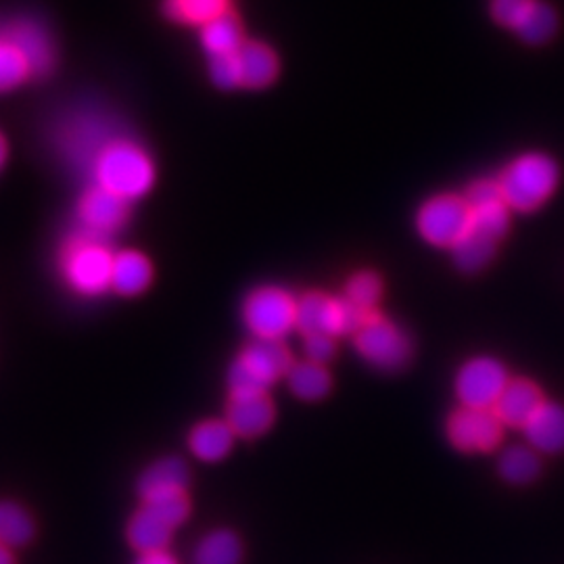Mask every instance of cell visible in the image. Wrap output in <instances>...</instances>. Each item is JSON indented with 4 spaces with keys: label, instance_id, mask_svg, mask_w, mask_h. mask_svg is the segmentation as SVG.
Listing matches in <instances>:
<instances>
[{
    "label": "cell",
    "instance_id": "14",
    "mask_svg": "<svg viewBox=\"0 0 564 564\" xmlns=\"http://www.w3.org/2000/svg\"><path fill=\"white\" fill-rule=\"evenodd\" d=\"M276 410L268 393L247 391V393H230L226 405V423L235 431L237 437L253 440L260 437L274 424Z\"/></svg>",
    "mask_w": 564,
    "mask_h": 564
},
{
    "label": "cell",
    "instance_id": "36",
    "mask_svg": "<svg viewBox=\"0 0 564 564\" xmlns=\"http://www.w3.org/2000/svg\"><path fill=\"white\" fill-rule=\"evenodd\" d=\"M337 351V345H335V337L330 335H305L303 337V354H305V360H312V362L326 364L333 360Z\"/></svg>",
    "mask_w": 564,
    "mask_h": 564
},
{
    "label": "cell",
    "instance_id": "17",
    "mask_svg": "<svg viewBox=\"0 0 564 564\" xmlns=\"http://www.w3.org/2000/svg\"><path fill=\"white\" fill-rule=\"evenodd\" d=\"M527 442L544 454L564 449V405L544 402L523 426Z\"/></svg>",
    "mask_w": 564,
    "mask_h": 564
},
{
    "label": "cell",
    "instance_id": "26",
    "mask_svg": "<svg viewBox=\"0 0 564 564\" xmlns=\"http://www.w3.org/2000/svg\"><path fill=\"white\" fill-rule=\"evenodd\" d=\"M163 11L172 21L199 25L230 11V0H163Z\"/></svg>",
    "mask_w": 564,
    "mask_h": 564
},
{
    "label": "cell",
    "instance_id": "9",
    "mask_svg": "<svg viewBox=\"0 0 564 564\" xmlns=\"http://www.w3.org/2000/svg\"><path fill=\"white\" fill-rule=\"evenodd\" d=\"M470 226V205L454 195L444 193L424 202L416 214V228L424 241L433 247L452 249L463 239Z\"/></svg>",
    "mask_w": 564,
    "mask_h": 564
},
{
    "label": "cell",
    "instance_id": "30",
    "mask_svg": "<svg viewBox=\"0 0 564 564\" xmlns=\"http://www.w3.org/2000/svg\"><path fill=\"white\" fill-rule=\"evenodd\" d=\"M34 521L23 506L0 502V542L9 547L30 544L34 538Z\"/></svg>",
    "mask_w": 564,
    "mask_h": 564
},
{
    "label": "cell",
    "instance_id": "31",
    "mask_svg": "<svg viewBox=\"0 0 564 564\" xmlns=\"http://www.w3.org/2000/svg\"><path fill=\"white\" fill-rule=\"evenodd\" d=\"M383 295V282L381 276L370 272V270H362L356 272L347 284H345V300L354 303L356 307H360L364 312H375L377 303Z\"/></svg>",
    "mask_w": 564,
    "mask_h": 564
},
{
    "label": "cell",
    "instance_id": "5",
    "mask_svg": "<svg viewBox=\"0 0 564 564\" xmlns=\"http://www.w3.org/2000/svg\"><path fill=\"white\" fill-rule=\"evenodd\" d=\"M293 366L289 347L279 339H256L249 343L228 370L230 393H247L268 389L282 377H286Z\"/></svg>",
    "mask_w": 564,
    "mask_h": 564
},
{
    "label": "cell",
    "instance_id": "37",
    "mask_svg": "<svg viewBox=\"0 0 564 564\" xmlns=\"http://www.w3.org/2000/svg\"><path fill=\"white\" fill-rule=\"evenodd\" d=\"M134 564H178V561H176L167 550H160V552H147V554H141L139 561Z\"/></svg>",
    "mask_w": 564,
    "mask_h": 564
},
{
    "label": "cell",
    "instance_id": "12",
    "mask_svg": "<svg viewBox=\"0 0 564 564\" xmlns=\"http://www.w3.org/2000/svg\"><path fill=\"white\" fill-rule=\"evenodd\" d=\"M128 205L118 195L93 184L78 203V230L109 241L128 223Z\"/></svg>",
    "mask_w": 564,
    "mask_h": 564
},
{
    "label": "cell",
    "instance_id": "13",
    "mask_svg": "<svg viewBox=\"0 0 564 564\" xmlns=\"http://www.w3.org/2000/svg\"><path fill=\"white\" fill-rule=\"evenodd\" d=\"M2 34L20 51L32 76H46L53 72L57 61V48L51 32L42 25L41 21L30 20V18L11 21L2 30Z\"/></svg>",
    "mask_w": 564,
    "mask_h": 564
},
{
    "label": "cell",
    "instance_id": "33",
    "mask_svg": "<svg viewBox=\"0 0 564 564\" xmlns=\"http://www.w3.org/2000/svg\"><path fill=\"white\" fill-rule=\"evenodd\" d=\"M144 508H149L151 512H155L162 521L170 524L172 529H178L191 514V500L188 494H170V496H162V498H153L142 502Z\"/></svg>",
    "mask_w": 564,
    "mask_h": 564
},
{
    "label": "cell",
    "instance_id": "18",
    "mask_svg": "<svg viewBox=\"0 0 564 564\" xmlns=\"http://www.w3.org/2000/svg\"><path fill=\"white\" fill-rule=\"evenodd\" d=\"M542 403L544 398L535 384L524 379H517L506 384L500 400L494 405V412L502 424L524 426Z\"/></svg>",
    "mask_w": 564,
    "mask_h": 564
},
{
    "label": "cell",
    "instance_id": "27",
    "mask_svg": "<svg viewBox=\"0 0 564 564\" xmlns=\"http://www.w3.org/2000/svg\"><path fill=\"white\" fill-rule=\"evenodd\" d=\"M498 470L502 475V479L512 485L531 484L533 479H538L542 463L535 454V449L523 447V445H512L502 452Z\"/></svg>",
    "mask_w": 564,
    "mask_h": 564
},
{
    "label": "cell",
    "instance_id": "16",
    "mask_svg": "<svg viewBox=\"0 0 564 564\" xmlns=\"http://www.w3.org/2000/svg\"><path fill=\"white\" fill-rule=\"evenodd\" d=\"M241 88H265L279 76V57L263 42L245 41L237 51Z\"/></svg>",
    "mask_w": 564,
    "mask_h": 564
},
{
    "label": "cell",
    "instance_id": "10",
    "mask_svg": "<svg viewBox=\"0 0 564 564\" xmlns=\"http://www.w3.org/2000/svg\"><path fill=\"white\" fill-rule=\"evenodd\" d=\"M510 383L505 364L479 356L464 364L456 375V395L466 408L494 410L506 384Z\"/></svg>",
    "mask_w": 564,
    "mask_h": 564
},
{
    "label": "cell",
    "instance_id": "4",
    "mask_svg": "<svg viewBox=\"0 0 564 564\" xmlns=\"http://www.w3.org/2000/svg\"><path fill=\"white\" fill-rule=\"evenodd\" d=\"M118 134V123L101 109L88 107L67 113L55 130V142L65 162L72 163L82 172H88L93 160L102 147L113 141Z\"/></svg>",
    "mask_w": 564,
    "mask_h": 564
},
{
    "label": "cell",
    "instance_id": "7",
    "mask_svg": "<svg viewBox=\"0 0 564 564\" xmlns=\"http://www.w3.org/2000/svg\"><path fill=\"white\" fill-rule=\"evenodd\" d=\"M242 321L256 339L282 341L291 330H297V300L282 286L263 284L247 295Z\"/></svg>",
    "mask_w": 564,
    "mask_h": 564
},
{
    "label": "cell",
    "instance_id": "35",
    "mask_svg": "<svg viewBox=\"0 0 564 564\" xmlns=\"http://www.w3.org/2000/svg\"><path fill=\"white\" fill-rule=\"evenodd\" d=\"M535 0H491V18L500 25L514 30Z\"/></svg>",
    "mask_w": 564,
    "mask_h": 564
},
{
    "label": "cell",
    "instance_id": "1",
    "mask_svg": "<svg viewBox=\"0 0 564 564\" xmlns=\"http://www.w3.org/2000/svg\"><path fill=\"white\" fill-rule=\"evenodd\" d=\"M86 174L93 178V184L132 203L153 188L158 170L141 142L121 132L102 147Z\"/></svg>",
    "mask_w": 564,
    "mask_h": 564
},
{
    "label": "cell",
    "instance_id": "32",
    "mask_svg": "<svg viewBox=\"0 0 564 564\" xmlns=\"http://www.w3.org/2000/svg\"><path fill=\"white\" fill-rule=\"evenodd\" d=\"M28 78H32L28 63L21 57L20 51L0 32V95L15 90Z\"/></svg>",
    "mask_w": 564,
    "mask_h": 564
},
{
    "label": "cell",
    "instance_id": "39",
    "mask_svg": "<svg viewBox=\"0 0 564 564\" xmlns=\"http://www.w3.org/2000/svg\"><path fill=\"white\" fill-rule=\"evenodd\" d=\"M4 162H7V142H4L2 134H0V170H2Z\"/></svg>",
    "mask_w": 564,
    "mask_h": 564
},
{
    "label": "cell",
    "instance_id": "2",
    "mask_svg": "<svg viewBox=\"0 0 564 564\" xmlns=\"http://www.w3.org/2000/svg\"><path fill=\"white\" fill-rule=\"evenodd\" d=\"M113 258L107 239L76 230L61 249V276L82 297H99L111 289Z\"/></svg>",
    "mask_w": 564,
    "mask_h": 564
},
{
    "label": "cell",
    "instance_id": "34",
    "mask_svg": "<svg viewBox=\"0 0 564 564\" xmlns=\"http://www.w3.org/2000/svg\"><path fill=\"white\" fill-rule=\"evenodd\" d=\"M209 78H212V82H214L218 88H223V90L241 88L237 53L223 55V57H212V59H209Z\"/></svg>",
    "mask_w": 564,
    "mask_h": 564
},
{
    "label": "cell",
    "instance_id": "29",
    "mask_svg": "<svg viewBox=\"0 0 564 564\" xmlns=\"http://www.w3.org/2000/svg\"><path fill=\"white\" fill-rule=\"evenodd\" d=\"M556 30H558L556 11L550 4L535 0L521 23L514 28V34L527 44L535 46V44H545V42L552 41Z\"/></svg>",
    "mask_w": 564,
    "mask_h": 564
},
{
    "label": "cell",
    "instance_id": "19",
    "mask_svg": "<svg viewBox=\"0 0 564 564\" xmlns=\"http://www.w3.org/2000/svg\"><path fill=\"white\" fill-rule=\"evenodd\" d=\"M153 281V265L147 256L134 249L116 253L111 268V289L123 297H137Z\"/></svg>",
    "mask_w": 564,
    "mask_h": 564
},
{
    "label": "cell",
    "instance_id": "25",
    "mask_svg": "<svg viewBox=\"0 0 564 564\" xmlns=\"http://www.w3.org/2000/svg\"><path fill=\"white\" fill-rule=\"evenodd\" d=\"M496 245H498V241H494V239L485 237L481 232L468 228L463 239L456 242L449 251H452L454 263H456L463 272L475 274V272L484 270L485 265L494 260V256H496Z\"/></svg>",
    "mask_w": 564,
    "mask_h": 564
},
{
    "label": "cell",
    "instance_id": "23",
    "mask_svg": "<svg viewBox=\"0 0 564 564\" xmlns=\"http://www.w3.org/2000/svg\"><path fill=\"white\" fill-rule=\"evenodd\" d=\"M242 42L245 39L241 21L230 11L216 20L207 21L202 28V44L209 59L237 53Z\"/></svg>",
    "mask_w": 564,
    "mask_h": 564
},
{
    "label": "cell",
    "instance_id": "11",
    "mask_svg": "<svg viewBox=\"0 0 564 564\" xmlns=\"http://www.w3.org/2000/svg\"><path fill=\"white\" fill-rule=\"evenodd\" d=\"M505 424L487 408H466L456 410L447 421V440L464 454H484L491 452L502 442Z\"/></svg>",
    "mask_w": 564,
    "mask_h": 564
},
{
    "label": "cell",
    "instance_id": "22",
    "mask_svg": "<svg viewBox=\"0 0 564 564\" xmlns=\"http://www.w3.org/2000/svg\"><path fill=\"white\" fill-rule=\"evenodd\" d=\"M172 535L174 529L144 506L128 523V542L141 554L165 550L172 542Z\"/></svg>",
    "mask_w": 564,
    "mask_h": 564
},
{
    "label": "cell",
    "instance_id": "3",
    "mask_svg": "<svg viewBox=\"0 0 564 564\" xmlns=\"http://www.w3.org/2000/svg\"><path fill=\"white\" fill-rule=\"evenodd\" d=\"M561 181V167L544 153H524L506 165L498 186L510 209L533 212L544 205Z\"/></svg>",
    "mask_w": 564,
    "mask_h": 564
},
{
    "label": "cell",
    "instance_id": "38",
    "mask_svg": "<svg viewBox=\"0 0 564 564\" xmlns=\"http://www.w3.org/2000/svg\"><path fill=\"white\" fill-rule=\"evenodd\" d=\"M0 564H13V554L11 547L0 542Z\"/></svg>",
    "mask_w": 564,
    "mask_h": 564
},
{
    "label": "cell",
    "instance_id": "24",
    "mask_svg": "<svg viewBox=\"0 0 564 564\" xmlns=\"http://www.w3.org/2000/svg\"><path fill=\"white\" fill-rule=\"evenodd\" d=\"M241 540L230 529L209 531L193 552V564H241Z\"/></svg>",
    "mask_w": 564,
    "mask_h": 564
},
{
    "label": "cell",
    "instance_id": "15",
    "mask_svg": "<svg viewBox=\"0 0 564 564\" xmlns=\"http://www.w3.org/2000/svg\"><path fill=\"white\" fill-rule=\"evenodd\" d=\"M191 484V470L188 464L176 456H167L158 463L151 464L139 479V494L142 502L162 498L170 494H182L188 491Z\"/></svg>",
    "mask_w": 564,
    "mask_h": 564
},
{
    "label": "cell",
    "instance_id": "20",
    "mask_svg": "<svg viewBox=\"0 0 564 564\" xmlns=\"http://www.w3.org/2000/svg\"><path fill=\"white\" fill-rule=\"evenodd\" d=\"M235 431L226 421H203L188 435V447L202 463H220L235 447Z\"/></svg>",
    "mask_w": 564,
    "mask_h": 564
},
{
    "label": "cell",
    "instance_id": "8",
    "mask_svg": "<svg viewBox=\"0 0 564 564\" xmlns=\"http://www.w3.org/2000/svg\"><path fill=\"white\" fill-rule=\"evenodd\" d=\"M370 312H364L345 297H333L321 291H312L297 300V330L305 335H354L364 318Z\"/></svg>",
    "mask_w": 564,
    "mask_h": 564
},
{
    "label": "cell",
    "instance_id": "28",
    "mask_svg": "<svg viewBox=\"0 0 564 564\" xmlns=\"http://www.w3.org/2000/svg\"><path fill=\"white\" fill-rule=\"evenodd\" d=\"M510 207L506 205L502 197L489 199V202L475 203L470 205V230H477L485 237L500 241L508 232L510 226Z\"/></svg>",
    "mask_w": 564,
    "mask_h": 564
},
{
    "label": "cell",
    "instance_id": "21",
    "mask_svg": "<svg viewBox=\"0 0 564 564\" xmlns=\"http://www.w3.org/2000/svg\"><path fill=\"white\" fill-rule=\"evenodd\" d=\"M284 379L289 384V391L303 402H321L330 393L333 387V377L328 368L312 360L293 362Z\"/></svg>",
    "mask_w": 564,
    "mask_h": 564
},
{
    "label": "cell",
    "instance_id": "6",
    "mask_svg": "<svg viewBox=\"0 0 564 564\" xmlns=\"http://www.w3.org/2000/svg\"><path fill=\"white\" fill-rule=\"evenodd\" d=\"M354 345L364 362L383 372H398L412 360V339L400 324L370 312L354 333Z\"/></svg>",
    "mask_w": 564,
    "mask_h": 564
}]
</instances>
